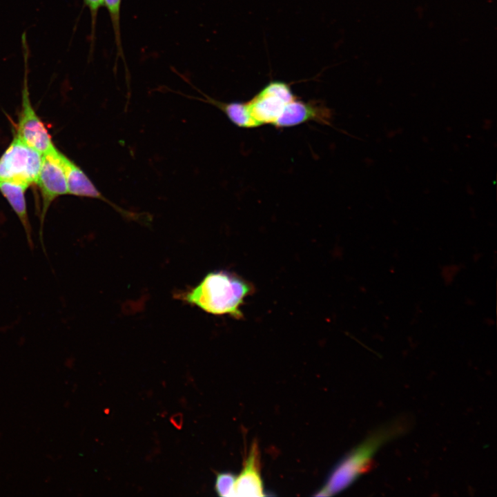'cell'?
<instances>
[{
  "label": "cell",
  "instance_id": "9",
  "mask_svg": "<svg viewBox=\"0 0 497 497\" xmlns=\"http://www.w3.org/2000/svg\"><path fill=\"white\" fill-rule=\"evenodd\" d=\"M330 118V110L324 105L304 102L295 98L285 105L274 125L276 127H291L311 120L329 124Z\"/></svg>",
  "mask_w": 497,
  "mask_h": 497
},
{
  "label": "cell",
  "instance_id": "2",
  "mask_svg": "<svg viewBox=\"0 0 497 497\" xmlns=\"http://www.w3.org/2000/svg\"><path fill=\"white\" fill-rule=\"evenodd\" d=\"M401 429L392 427L384 429L368 438L364 442L343 457L333 468L323 487L315 494L316 496L335 495L346 489L359 476L369 470L372 458L378 447L386 440L396 436Z\"/></svg>",
  "mask_w": 497,
  "mask_h": 497
},
{
  "label": "cell",
  "instance_id": "11",
  "mask_svg": "<svg viewBox=\"0 0 497 497\" xmlns=\"http://www.w3.org/2000/svg\"><path fill=\"white\" fill-rule=\"evenodd\" d=\"M205 98H195L203 101L204 102L211 104L222 112H224L228 119L236 126L242 128H255L259 126L255 121L252 118L247 103L231 102L224 103L216 101L208 96Z\"/></svg>",
  "mask_w": 497,
  "mask_h": 497
},
{
  "label": "cell",
  "instance_id": "7",
  "mask_svg": "<svg viewBox=\"0 0 497 497\" xmlns=\"http://www.w3.org/2000/svg\"><path fill=\"white\" fill-rule=\"evenodd\" d=\"M51 153L64 170L67 184L68 194L100 199L127 217L135 216L133 213L123 210L107 199L97 189L85 172L72 160L59 150L55 146L51 148Z\"/></svg>",
  "mask_w": 497,
  "mask_h": 497
},
{
  "label": "cell",
  "instance_id": "4",
  "mask_svg": "<svg viewBox=\"0 0 497 497\" xmlns=\"http://www.w3.org/2000/svg\"><path fill=\"white\" fill-rule=\"evenodd\" d=\"M43 154L26 145L17 136L0 157V182L27 185L36 183Z\"/></svg>",
  "mask_w": 497,
  "mask_h": 497
},
{
  "label": "cell",
  "instance_id": "1",
  "mask_svg": "<svg viewBox=\"0 0 497 497\" xmlns=\"http://www.w3.org/2000/svg\"><path fill=\"white\" fill-rule=\"evenodd\" d=\"M253 291L251 282L234 273L220 270L208 273L180 298L206 313L242 319L241 307Z\"/></svg>",
  "mask_w": 497,
  "mask_h": 497
},
{
  "label": "cell",
  "instance_id": "8",
  "mask_svg": "<svg viewBox=\"0 0 497 497\" xmlns=\"http://www.w3.org/2000/svg\"><path fill=\"white\" fill-rule=\"evenodd\" d=\"M264 487L260 474V457L257 442L251 445L243 467L236 476L233 496H264Z\"/></svg>",
  "mask_w": 497,
  "mask_h": 497
},
{
  "label": "cell",
  "instance_id": "10",
  "mask_svg": "<svg viewBox=\"0 0 497 497\" xmlns=\"http://www.w3.org/2000/svg\"><path fill=\"white\" fill-rule=\"evenodd\" d=\"M28 186L11 182H0V192L7 199L10 206L20 220L24 228L28 243L30 248L33 246L32 228L27 212L25 193Z\"/></svg>",
  "mask_w": 497,
  "mask_h": 497
},
{
  "label": "cell",
  "instance_id": "3",
  "mask_svg": "<svg viewBox=\"0 0 497 497\" xmlns=\"http://www.w3.org/2000/svg\"><path fill=\"white\" fill-rule=\"evenodd\" d=\"M24 77L21 92V107L16 125L15 136L32 148L44 154L55 145L46 125L35 110L30 97L28 69V49L26 35L22 36Z\"/></svg>",
  "mask_w": 497,
  "mask_h": 497
},
{
  "label": "cell",
  "instance_id": "5",
  "mask_svg": "<svg viewBox=\"0 0 497 497\" xmlns=\"http://www.w3.org/2000/svg\"><path fill=\"white\" fill-rule=\"evenodd\" d=\"M295 97L289 86L283 82H271L247 102L250 114L258 126L274 125L285 105Z\"/></svg>",
  "mask_w": 497,
  "mask_h": 497
},
{
  "label": "cell",
  "instance_id": "13",
  "mask_svg": "<svg viewBox=\"0 0 497 497\" xmlns=\"http://www.w3.org/2000/svg\"><path fill=\"white\" fill-rule=\"evenodd\" d=\"M235 477V474L230 472H222L217 475L215 489L219 496H233Z\"/></svg>",
  "mask_w": 497,
  "mask_h": 497
},
{
  "label": "cell",
  "instance_id": "14",
  "mask_svg": "<svg viewBox=\"0 0 497 497\" xmlns=\"http://www.w3.org/2000/svg\"><path fill=\"white\" fill-rule=\"evenodd\" d=\"M84 2L90 13L91 35L92 41H94L97 14L99 9L104 6V0H84Z\"/></svg>",
  "mask_w": 497,
  "mask_h": 497
},
{
  "label": "cell",
  "instance_id": "12",
  "mask_svg": "<svg viewBox=\"0 0 497 497\" xmlns=\"http://www.w3.org/2000/svg\"><path fill=\"white\" fill-rule=\"evenodd\" d=\"M121 0H104V6L108 10L115 35L117 55L125 61L121 44L120 30V10Z\"/></svg>",
  "mask_w": 497,
  "mask_h": 497
},
{
  "label": "cell",
  "instance_id": "6",
  "mask_svg": "<svg viewBox=\"0 0 497 497\" xmlns=\"http://www.w3.org/2000/svg\"><path fill=\"white\" fill-rule=\"evenodd\" d=\"M35 184L39 187L41 196L40 239L43 244L42 231L46 213L56 198L68 194L64 170L51 153V149L43 154L41 166Z\"/></svg>",
  "mask_w": 497,
  "mask_h": 497
}]
</instances>
